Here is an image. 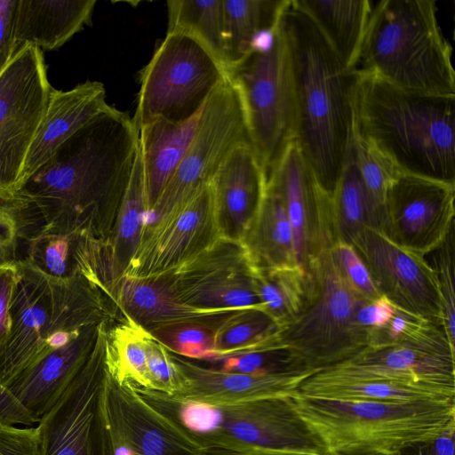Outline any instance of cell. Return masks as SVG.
Listing matches in <instances>:
<instances>
[{
	"label": "cell",
	"mask_w": 455,
	"mask_h": 455,
	"mask_svg": "<svg viewBox=\"0 0 455 455\" xmlns=\"http://www.w3.org/2000/svg\"><path fill=\"white\" fill-rule=\"evenodd\" d=\"M139 145L127 113L112 108L62 143L20 187L12 202L34 209L38 234L105 240L116 220Z\"/></svg>",
	"instance_id": "1"
},
{
	"label": "cell",
	"mask_w": 455,
	"mask_h": 455,
	"mask_svg": "<svg viewBox=\"0 0 455 455\" xmlns=\"http://www.w3.org/2000/svg\"><path fill=\"white\" fill-rule=\"evenodd\" d=\"M282 23L293 92V140L331 196L352 137L356 68L346 67L314 23L291 5Z\"/></svg>",
	"instance_id": "2"
},
{
	"label": "cell",
	"mask_w": 455,
	"mask_h": 455,
	"mask_svg": "<svg viewBox=\"0 0 455 455\" xmlns=\"http://www.w3.org/2000/svg\"><path fill=\"white\" fill-rule=\"evenodd\" d=\"M354 129L398 172L455 184V96L408 92L356 68Z\"/></svg>",
	"instance_id": "3"
},
{
	"label": "cell",
	"mask_w": 455,
	"mask_h": 455,
	"mask_svg": "<svg viewBox=\"0 0 455 455\" xmlns=\"http://www.w3.org/2000/svg\"><path fill=\"white\" fill-rule=\"evenodd\" d=\"M452 48L435 0H381L371 8L356 64L403 90L455 96Z\"/></svg>",
	"instance_id": "4"
},
{
	"label": "cell",
	"mask_w": 455,
	"mask_h": 455,
	"mask_svg": "<svg viewBox=\"0 0 455 455\" xmlns=\"http://www.w3.org/2000/svg\"><path fill=\"white\" fill-rule=\"evenodd\" d=\"M290 400L327 455H393L455 424V402L329 400L298 392Z\"/></svg>",
	"instance_id": "5"
},
{
	"label": "cell",
	"mask_w": 455,
	"mask_h": 455,
	"mask_svg": "<svg viewBox=\"0 0 455 455\" xmlns=\"http://www.w3.org/2000/svg\"><path fill=\"white\" fill-rule=\"evenodd\" d=\"M19 263L11 332L0 360V382L5 387L82 328L108 317L102 294L82 275L55 279Z\"/></svg>",
	"instance_id": "6"
},
{
	"label": "cell",
	"mask_w": 455,
	"mask_h": 455,
	"mask_svg": "<svg viewBox=\"0 0 455 455\" xmlns=\"http://www.w3.org/2000/svg\"><path fill=\"white\" fill-rule=\"evenodd\" d=\"M138 392L182 424L204 448L240 455H327L290 396L207 406L177 402L160 392Z\"/></svg>",
	"instance_id": "7"
},
{
	"label": "cell",
	"mask_w": 455,
	"mask_h": 455,
	"mask_svg": "<svg viewBox=\"0 0 455 455\" xmlns=\"http://www.w3.org/2000/svg\"><path fill=\"white\" fill-rule=\"evenodd\" d=\"M311 275L314 288L309 302L282 331V338L306 369L317 372L369 346L373 333L357 321V311L367 299L347 283L330 250L320 257Z\"/></svg>",
	"instance_id": "8"
},
{
	"label": "cell",
	"mask_w": 455,
	"mask_h": 455,
	"mask_svg": "<svg viewBox=\"0 0 455 455\" xmlns=\"http://www.w3.org/2000/svg\"><path fill=\"white\" fill-rule=\"evenodd\" d=\"M228 77V70L196 38L167 32L140 70L132 117L136 128L156 118L183 122L193 117Z\"/></svg>",
	"instance_id": "9"
},
{
	"label": "cell",
	"mask_w": 455,
	"mask_h": 455,
	"mask_svg": "<svg viewBox=\"0 0 455 455\" xmlns=\"http://www.w3.org/2000/svg\"><path fill=\"white\" fill-rule=\"evenodd\" d=\"M282 20L267 44L254 48L229 70L244 106L251 146L266 173L294 134L292 83Z\"/></svg>",
	"instance_id": "10"
},
{
	"label": "cell",
	"mask_w": 455,
	"mask_h": 455,
	"mask_svg": "<svg viewBox=\"0 0 455 455\" xmlns=\"http://www.w3.org/2000/svg\"><path fill=\"white\" fill-rule=\"evenodd\" d=\"M108 325L102 323L88 360L39 420L37 455H114L103 405Z\"/></svg>",
	"instance_id": "11"
},
{
	"label": "cell",
	"mask_w": 455,
	"mask_h": 455,
	"mask_svg": "<svg viewBox=\"0 0 455 455\" xmlns=\"http://www.w3.org/2000/svg\"><path fill=\"white\" fill-rule=\"evenodd\" d=\"M52 89L42 50L18 48L0 74V201L11 203Z\"/></svg>",
	"instance_id": "12"
},
{
	"label": "cell",
	"mask_w": 455,
	"mask_h": 455,
	"mask_svg": "<svg viewBox=\"0 0 455 455\" xmlns=\"http://www.w3.org/2000/svg\"><path fill=\"white\" fill-rule=\"evenodd\" d=\"M251 143L246 113L238 88L228 77L207 99L194 137L145 225L152 224L209 183L229 155Z\"/></svg>",
	"instance_id": "13"
},
{
	"label": "cell",
	"mask_w": 455,
	"mask_h": 455,
	"mask_svg": "<svg viewBox=\"0 0 455 455\" xmlns=\"http://www.w3.org/2000/svg\"><path fill=\"white\" fill-rule=\"evenodd\" d=\"M324 369L455 389V347L438 323L412 315L405 331L394 341L367 346L349 359Z\"/></svg>",
	"instance_id": "14"
},
{
	"label": "cell",
	"mask_w": 455,
	"mask_h": 455,
	"mask_svg": "<svg viewBox=\"0 0 455 455\" xmlns=\"http://www.w3.org/2000/svg\"><path fill=\"white\" fill-rule=\"evenodd\" d=\"M220 238L209 182L157 221L144 226L122 276L145 279L171 274Z\"/></svg>",
	"instance_id": "15"
},
{
	"label": "cell",
	"mask_w": 455,
	"mask_h": 455,
	"mask_svg": "<svg viewBox=\"0 0 455 455\" xmlns=\"http://www.w3.org/2000/svg\"><path fill=\"white\" fill-rule=\"evenodd\" d=\"M267 187L281 199L293 233L299 265L311 274L337 241L331 196L291 140L267 173Z\"/></svg>",
	"instance_id": "16"
},
{
	"label": "cell",
	"mask_w": 455,
	"mask_h": 455,
	"mask_svg": "<svg viewBox=\"0 0 455 455\" xmlns=\"http://www.w3.org/2000/svg\"><path fill=\"white\" fill-rule=\"evenodd\" d=\"M103 405L114 455H198L205 449L177 419L109 370Z\"/></svg>",
	"instance_id": "17"
},
{
	"label": "cell",
	"mask_w": 455,
	"mask_h": 455,
	"mask_svg": "<svg viewBox=\"0 0 455 455\" xmlns=\"http://www.w3.org/2000/svg\"><path fill=\"white\" fill-rule=\"evenodd\" d=\"M351 244L381 295L396 308L442 327L435 274L425 256L400 246L383 230L371 226L363 227Z\"/></svg>",
	"instance_id": "18"
},
{
	"label": "cell",
	"mask_w": 455,
	"mask_h": 455,
	"mask_svg": "<svg viewBox=\"0 0 455 455\" xmlns=\"http://www.w3.org/2000/svg\"><path fill=\"white\" fill-rule=\"evenodd\" d=\"M252 265L240 242L220 238L196 257L168 274L175 294L203 309L265 313L251 280Z\"/></svg>",
	"instance_id": "19"
},
{
	"label": "cell",
	"mask_w": 455,
	"mask_h": 455,
	"mask_svg": "<svg viewBox=\"0 0 455 455\" xmlns=\"http://www.w3.org/2000/svg\"><path fill=\"white\" fill-rule=\"evenodd\" d=\"M454 183L397 172L387 192L384 232L426 257L454 228Z\"/></svg>",
	"instance_id": "20"
},
{
	"label": "cell",
	"mask_w": 455,
	"mask_h": 455,
	"mask_svg": "<svg viewBox=\"0 0 455 455\" xmlns=\"http://www.w3.org/2000/svg\"><path fill=\"white\" fill-rule=\"evenodd\" d=\"M171 355L179 372L180 389L174 395H166L177 402L207 406L291 396L315 373L313 371L279 374L228 372Z\"/></svg>",
	"instance_id": "21"
},
{
	"label": "cell",
	"mask_w": 455,
	"mask_h": 455,
	"mask_svg": "<svg viewBox=\"0 0 455 455\" xmlns=\"http://www.w3.org/2000/svg\"><path fill=\"white\" fill-rule=\"evenodd\" d=\"M220 238L240 242L264 197L267 173L251 143L236 146L210 181Z\"/></svg>",
	"instance_id": "22"
},
{
	"label": "cell",
	"mask_w": 455,
	"mask_h": 455,
	"mask_svg": "<svg viewBox=\"0 0 455 455\" xmlns=\"http://www.w3.org/2000/svg\"><path fill=\"white\" fill-rule=\"evenodd\" d=\"M105 321L82 328L67 343L23 371L7 387L36 422L54 406L81 371Z\"/></svg>",
	"instance_id": "23"
},
{
	"label": "cell",
	"mask_w": 455,
	"mask_h": 455,
	"mask_svg": "<svg viewBox=\"0 0 455 455\" xmlns=\"http://www.w3.org/2000/svg\"><path fill=\"white\" fill-rule=\"evenodd\" d=\"M112 108L100 82L87 80L65 92L52 87L45 113L23 164L20 188L62 143Z\"/></svg>",
	"instance_id": "24"
},
{
	"label": "cell",
	"mask_w": 455,
	"mask_h": 455,
	"mask_svg": "<svg viewBox=\"0 0 455 455\" xmlns=\"http://www.w3.org/2000/svg\"><path fill=\"white\" fill-rule=\"evenodd\" d=\"M112 299L123 314L148 331L180 323L217 326L235 313L184 303L175 294L168 275L145 279L122 276L113 289Z\"/></svg>",
	"instance_id": "25"
},
{
	"label": "cell",
	"mask_w": 455,
	"mask_h": 455,
	"mask_svg": "<svg viewBox=\"0 0 455 455\" xmlns=\"http://www.w3.org/2000/svg\"><path fill=\"white\" fill-rule=\"evenodd\" d=\"M201 110L183 122L156 118L137 129L147 203L145 224L188 148Z\"/></svg>",
	"instance_id": "26"
},
{
	"label": "cell",
	"mask_w": 455,
	"mask_h": 455,
	"mask_svg": "<svg viewBox=\"0 0 455 455\" xmlns=\"http://www.w3.org/2000/svg\"><path fill=\"white\" fill-rule=\"evenodd\" d=\"M303 396L345 401L410 403L455 402V389L356 377L323 369L307 378L298 389Z\"/></svg>",
	"instance_id": "27"
},
{
	"label": "cell",
	"mask_w": 455,
	"mask_h": 455,
	"mask_svg": "<svg viewBox=\"0 0 455 455\" xmlns=\"http://www.w3.org/2000/svg\"><path fill=\"white\" fill-rule=\"evenodd\" d=\"M95 0H18L16 50L32 44L40 50L63 45L92 20Z\"/></svg>",
	"instance_id": "28"
},
{
	"label": "cell",
	"mask_w": 455,
	"mask_h": 455,
	"mask_svg": "<svg viewBox=\"0 0 455 455\" xmlns=\"http://www.w3.org/2000/svg\"><path fill=\"white\" fill-rule=\"evenodd\" d=\"M317 28L343 64L355 68L371 12L369 0H291Z\"/></svg>",
	"instance_id": "29"
},
{
	"label": "cell",
	"mask_w": 455,
	"mask_h": 455,
	"mask_svg": "<svg viewBox=\"0 0 455 455\" xmlns=\"http://www.w3.org/2000/svg\"><path fill=\"white\" fill-rule=\"evenodd\" d=\"M240 243L255 267L275 268L299 265L286 210L278 196L267 187Z\"/></svg>",
	"instance_id": "30"
},
{
	"label": "cell",
	"mask_w": 455,
	"mask_h": 455,
	"mask_svg": "<svg viewBox=\"0 0 455 455\" xmlns=\"http://www.w3.org/2000/svg\"><path fill=\"white\" fill-rule=\"evenodd\" d=\"M226 58L229 70L246 58L258 38L273 30L291 0H222Z\"/></svg>",
	"instance_id": "31"
},
{
	"label": "cell",
	"mask_w": 455,
	"mask_h": 455,
	"mask_svg": "<svg viewBox=\"0 0 455 455\" xmlns=\"http://www.w3.org/2000/svg\"><path fill=\"white\" fill-rule=\"evenodd\" d=\"M251 280L265 314L281 331L301 315L314 288L313 275L299 265L275 268L252 266Z\"/></svg>",
	"instance_id": "32"
},
{
	"label": "cell",
	"mask_w": 455,
	"mask_h": 455,
	"mask_svg": "<svg viewBox=\"0 0 455 455\" xmlns=\"http://www.w3.org/2000/svg\"><path fill=\"white\" fill-rule=\"evenodd\" d=\"M146 220L144 175L138 145L130 180L117 212L115 230L105 241L111 291L138 248Z\"/></svg>",
	"instance_id": "33"
},
{
	"label": "cell",
	"mask_w": 455,
	"mask_h": 455,
	"mask_svg": "<svg viewBox=\"0 0 455 455\" xmlns=\"http://www.w3.org/2000/svg\"><path fill=\"white\" fill-rule=\"evenodd\" d=\"M281 347H288L272 320L263 311L245 309L228 315L215 327L213 355L207 361Z\"/></svg>",
	"instance_id": "34"
},
{
	"label": "cell",
	"mask_w": 455,
	"mask_h": 455,
	"mask_svg": "<svg viewBox=\"0 0 455 455\" xmlns=\"http://www.w3.org/2000/svg\"><path fill=\"white\" fill-rule=\"evenodd\" d=\"M148 331L122 313L118 323L108 325L107 360L110 373L121 383L148 390L147 338Z\"/></svg>",
	"instance_id": "35"
},
{
	"label": "cell",
	"mask_w": 455,
	"mask_h": 455,
	"mask_svg": "<svg viewBox=\"0 0 455 455\" xmlns=\"http://www.w3.org/2000/svg\"><path fill=\"white\" fill-rule=\"evenodd\" d=\"M166 4L167 32L180 31L194 36L228 72L222 0H169Z\"/></svg>",
	"instance_id": "36"
},
{
	"label": "cell",
	"mask_w": 455,
	"mask_h": 455,
	"mask_svg": "<svg viewBox=\"0 0 455 455\" xmlns=\"http://www.w3.org/2000/svg\"><path fill=\"white\" fill-rule=\"evenodd\" d=\"M331 204L337 240L351 243L353 237L363 227L371 226L367 198L355 163L351 140L331 196Z\"/></svg>",
	"instance_id": "37"
},
{
	"label": "cell",
	"mask_w": 455,
	"mask_h": 455,
	"mask_svg": "<svg viewBox=\"0 0 455 455\" xmlns=\"http://www.w3.org/2000/svg\"><path fill=\"white\" fill-rule=\"evenodd\" d=\"M351 148L367 198L371 227L384 231L387 192L398 171L359 136L354 126Z\"/></svg>",
	"instance_id": "38"
},
{
	"label": "cell",
	"mask_w": 455,
	"mask_h": 455,
	"mask_svg": "<svg viewBox=\"0 0 455 455\" xmlns=\"http://www.w3.org/2000/svg\"><path fill=\"white\" fill-rule=\"evenodd\" d=\"M79 234H36L29 238L26 257L20 260L47 276L69 279L79 273Z\"/></svg>",
	"instance_id": "39"
},
{
	"label": "cell",
	"mask_w": 455,
	"mask_h": 455,
	"mask_svg": "<svg viewBox=\"0 0 455 455\" xmlns=\"http://www.w3.org/2000/svg\"><path fill=\"white\" fill-rule=\"evenodd\" d=\"M215 327L180 323L161 326L149 332L171 353L191 360L207 361L213 355Z\"/></svg>",
	"instance_id": "40"
},
{
	"label": "cell",
	"mask_w": 455,
	"mask_h": 455,
	"mask_svg": "<svg viewBox=\"0 0 455 455\" xmlns=\"http://www.w3.org/2000/svg\"><path fill=\"white\" fill-rule=\"evenodd\" d=\"M210 362L218 363L219 367L214 368L219 370L246 374H279L310 371L301 364L289 347L246 352Z\"/></svg>",
	"instance_id": "41"
},
{
	"label": "cell",
	"mask_w": 455,
	"mask_h": 455,
	"mask_svg": "<svg viewBox=\"0 0 455 455\" xmlns=\"http://www.w3.org/2000/svg\"><path fill=\"white\" fill-rule=\"evenodd\" d=\"M454 228L445 241L433 251L432 266L439 293L443 331L455 347V242Z\"/></svg>",
	"instance_id": "42"
},
{
	"label": "cell",
	"mask_w": 455,
	"mask_h": 455,
	"mask_svg": "<svg viewBox=\"0 0 455 455\" xmlns=\"http://www.w3.org/2000/svg\"><path fill=\"white\" fill-rule=\"evenodd\" d=\"M330 252L341 276L356 293L367 300H375L381 296L367 267L351 243L337 240Z\"/></svg>",
	"instance_id": "43"
},
{
	"label": "cell",
	"mask_w": 455,
	"mask_h": 455,
	"mask_svg": "<svg viewBox=\"0 0 455 455\" xmlns=\"http://www.w3.org/2000/svg\"><path fill=\"white\" fill-rule=\"evenodd\" d=\"M147 349L148 390L174 395L180 389V379L171 353L150 332L147 338Z\"/></svg>",
	"instance_id": "44"
},
{
	"label": "cell",
	"mask_w": 455,
	"mask_h": 455,
	"mask_svg": "<svg viewBox=\"0 0 455 455\" xmlns=\"http://www.w3.org/2000/svg\"><path fill=\"white\" fill-rule=\"evenodd\" d=\"M19 275V262L0 267V360L11 332V306Z\"/></svg>",
	"instance_id": "45"
},
{
	"label": "cell",
	"mask_w": 455,
	"mask_h": 455,
	"mask_svg": "<svg viewBox=\"0 0 455 455\" xmlns=\"http://www.w3.org/2000/svg\"><path fill=\"white\" fill-rule=\"evenodd\" d=\"M20 221L12 203L0 201V267L19 262Z\"/></svg>",
	"instance_id": "46"
},
{
	"label": "cell",
	"mask_w": 455,
	"mask_h": 455,
	"mask_svg": "<svg viewBox=\"0 0 455 455\" xmlns=\"http://www.w3.org/2000/svg\"><path fill=\"white\" fill-rule=\"evenodd\" d=\"M36 427H18L0 423V455H37Z\"/></svg>",
	"instance_id": "47"
},
{
	"label": "cell",
	"mask_w": 455,
	"mask_h": 455,
	"mask_svg": "<svg viewBox=\"0 0 455 455\" xmlns=\"http://www.w3.org/2000/svg\"><path fill=\"white\" fill-rule=\"evenodd\" d=\"M18 0H0V74L16 52L15 15Z\"/></svg>",
	"instance_id": "48"
},
{
	"label": "cell",
	"mask_w": 455,
	"mask_h": 455,
	"mask_svg": "<svg viewBox=\"0 0 455 455\" xmlns=\"http://www.w3.org/2000/svg\"><path fill=\"white\" fill-rule=\"evenodd\" d=\"M396 307L383 295L375 300H365L357 311L358 323L374 334L393 317Z\"/></svg>",
	"instance_id": "49"
},
{
	"label": "cell",
	"mask_w": 455,
	"mask_h": 455,
	"mask_svg": "<svg viewBox=\"0 0 455 455\" xmlns=\"http://www.w3.org/2000/svg\"><path fill=\"white\" fill-rule=\"evenodd\" d=\"M0 423L7 425L30 426L36 420L25 410L20 403L10 392L7 387L0 382Z\"/></svg>",
	"instance_id": "50"
},
{
	"label": "cell",
	"mask_w": 455,
	"mask_h": 455,
	"mask_svg": "<svg viewBox=\"0 0 455 455\" xmlns=\"http://www.w3.org/2000/svg\"><path fill=\"white\" fill-rule=\"evenodd\" d=\"M455 424L435 438L417 443L400 453L401 455H454Z\"/></svg>",
	"instance_id": "51"
},
{
	"label": "cell",
	"mask_w": 455,
	"mask_h": 455,
	"mask_svg": "<svg viewBox=\"0 0 455 455\" xmlns=\"http://www.w3.org/2000/svg\"><path fill=\"white\" fill-rule=\"evenodd\" d=\"M198 455H240L233 451L221 449L205 448Z\"/></svg>",
	"instance_id": "52"
},
{
	"label": "cell",
	"mask_w": 455,
	"mask_h": 455,
	"mask_svg": "<svg viewBox=\"0 0 455 455\" xmlns=\"http://www.w3.org/2000/svg\"><path fill=\"white\" fill-rule=\"evenodd\" d=\"M393 455H401V453L399 452V453H396V454H393Z\"/></svg>",
	"instance_id": "53"
}]
</instances>
